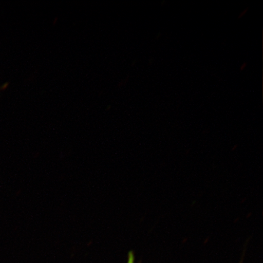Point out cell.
<instances>
[{
  "mask_svg": "<svg viewBox=\"0 0 263 263\" xmlns=\"http://www.w3.org/2000/svg\"><path fill=\"white\" fill-rule=\"evenodd\" d=\"M127 263H135L134 255L133 252H130L128 255Z\"/></svg>",
  "mask_w": 263,
  "mask_h": 263,
  "instance_id": "6da1fadb",
  "label": "cell"
}]
</instances>
